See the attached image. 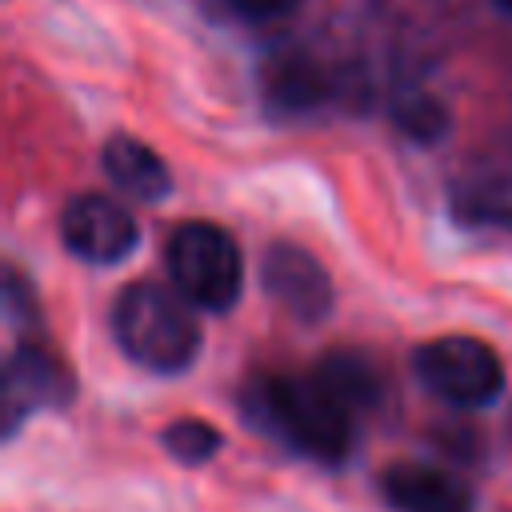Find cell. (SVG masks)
Instances as JSON below:
<instances>
[{
  "mask_svg": "<svg viewBox=\"0 0 512 512\" xmlns=\"http://www.w3.org/2000/svg\"><path fill=\"white\" fill-rule=\"evenodd\" d=\"M248 412L272 436H280L300 456L320 464H340L352 448V408L316 376H260L248 392Z\"/></svg>",
  "mask_w": 512,
  "mask_h": 512,
  "instance_id": "6da1fadb",
  "label": "cell"
},
{
  "mask_svg": "<svg viewBox=\"0 0 512 512\" xmlns=\"http://www.w3.org/2000/svg\"><path fill=\"white\" fill-rule=\"evenodd\" d=\"M112 336L120 352L144 372H184L200 352L196 304L176 284H128L112 304Z\"/></svg>",
  "mask_w": 512,
  "mask_h": 512,
  "instance_id": "7a4b0ae2",
  "label": "cell"
},
{
  "mask_svg": "<svg viewBox=\"0 0 512 512\" xmlns=\"http://www.w3.org/2000/svg\"><path fill=\"white\" fill-rule=\"evenodd\" d=\"M168 276L204 312H228L244 288V260L236 240L208 220H188L168 236Z\"/></svg>",
  "mask_w": 512,
  "mask_h": 512,
  "instance_id": "3957f363",
  "label": "cell"
},
{
  "mask_svg": "<svg viewBox=\"0 0 512 512\" xmlns=\"http://www.w3.org/2000/svg\"><path fill=\"white\" fill-rule=\"evenodd\" d=\"M416 380L452 408H484L504 392L500 356L476 336H436L412 352Z\"/></svg>",
  "mask_w": 512,
  "mask_h": 512,
  "instance_id": "277c9868",
  "label": "cell"
},
{
  "mask_svg": "<svg viewBox=\"0 0 512 512\" xmlns=\"http://www.w3.org/2000/svg\"><path fill=\"white\" fill-rule=\"evenodd\" d=\"M60 240L84 264H120L140 244V228L112 196L80 192L60 212Z\"/></svg>",
  "mask_w": 512,
  "mask_h": 512,
  "instance_id": "5b68a950",
  "label": "cell"
},
{
  "mask_svg": "<svg viewBox=\"0 0 512 512\" xmlns=\"http://www.w3.org/2000/svg\"><path fill=\"white\" fill-rule=\"evenodd\" d=\"M260 284L272 304L300 324H320L332 312V280L324 264L300 244H272L260 260Z\"/></svg>",
  "mask_w": 512,
  "mask_h": 512,
  "instance_id": "8992f818",
  "label": "cell"
},
{
  "mask_svg": "<svg viewBox=\"0 0 512 512\" xmlns=\"http://www.w3.org/2000/svg\"><path fill=\"white\" fill-rule=\"evenodd\" d=\"M72 396V380L68 368L40 344H20L8 360V376H4V416L8 428L36 412V408H60Z\"/></svg>",
  "mask_w": 512,
  "mask_h": 512,
  "instance_id": "52a82bcc",
  "label": "cell"
},
{
  "mask_svg": "<svg viewBox=\"0 0 512 512\" xmlns=\"http://www.w3.org/2000/svg\"><path fill=\"white\" fill-rule=\"evenodd\" d=\"M380 492L396 512H472V492L452 472L400 460L380 472Z\"/></svg>",
  "mask_w": 512,
  "mask_h": 512,
  "instance_id": "ba28073f",
  "label": "cell"
},
{
  "mask_svg": "<svg viewBox=\"0 0 512 512\" xmlns=\"http://www.w3.org/2000/svg\"><path fill=\"white\" fill-rule=\"evenodd\" d=\"M100 164H104L108 180L136 200H164L172 192L168 164L148 144H140L132 136H112L100 152Z\"/></svg>",
  "mask_w": 512,
  "mask_h": 512,
  "instance_id": "9c48e42d",
  "label": "cell"
},
{
  "mask_svg": "<svg viewBox=\"0 0 512 512\" xmlns=\"http://www.w3.org/2000/svg\"><path fill=\"white\" fill-rule=\"evenodd\" d=\"M328 88H332L328 72L304 52H280L264 64V96L280 112L316 108L328 96Z\"/></svg>",
  "mask_w": 512,
  "mask_h": 512,
  "instance_id": "30bf717a",
  "label": "cell"
},
{
  "mask_svg": "<svg viewBox=\"0 0 512 512\" xmlns=\"http://www.w3.org/2000/svg\"><path fill=\"white\" fill-rule=\"evenodd\" d=\"M316 376H320L352 412H368V408H376L380 396H384V376H380V368H376L364 352L336 348V352H328V356L316 364Z\"/></svg>",
  "mask_w": 512,
  "mask_h": 512,
  "instance_id": "8fae6325",
  "label": "cell"
},
{
  "mask_svg": "<svg viewBox=\"0 0 512 512\" xmlns=\"http://www.w3.org/2000/svg\"><path fill=\"white\" fill-rule=\"evenodd\" d=\"M160 440H164L168 456L180 460V464H204V460H212L220 452V432L208 420H200V416L172 420Z\"/></svg>",
  "mask_w": 512,
  "mask_h": 512,
  "instance_id": "7c38bea8",
  "label": "cell"
},
{
  "mask_svg": "<svg viewBox=\"0 0 512 512\" xmlns=\"http://www.w3.org/2000/svg\"><path fill=\"white\" fill-rule=\"evenodd\" d=\"M396 124H400L408 136H416V140H436V136L444 132L448 116H444V108H440L436 100H428V96H404V100L396 104Z\"/></svg>",
  "mask_w": 512,
  "mask_h": 512,
  "instance_id": "4fadbf2b",
  "label": "cell"
},
{
  "mask_svg": "<svg viewBox=\"0 0 512 512\" xmlns=\"http://www.w3.org/2000/svg\"><path fill=\"white\" fill-rule=\"evenodd\" d=\"M236 12H244V16H256V20H268V16H284V12H292L300 0H228Z\"/></svg>",
  "mask_w": 512,
  "mask_h": 512,
  "instance_id": "5bb4252c",
  "label": "cell"
},
{
  "mask_svg": "<svg viewBox=\"0 0 512 512\" xmlns=\"http://www.w3.org/2000/svg\"><path fill=\"white\" fill-rule=\"evenodd\" d=\"M500 8H508V12H512V0H500Z\"/></svg>",
  "mask_w": 512,
  "mask_h": 512,
  "instance_id": "9a60e30c",
  "label": "cell"
}]
</instances>
